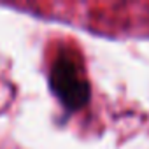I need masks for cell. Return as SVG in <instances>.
I'll use <instances>...</instances> for the list:
<instances>
[{
  "instance_id": "1",
  "label": "cell",
  "mask_w": 149,
  "mask_h": 149,
  "mask_svg": "<svg viewBox=\"0 0 149 149\" xmlns=\"http://www.w3.org/2000/svg\"><path fill=\"white\" fill-rule=\"evenodd\" d=\"M49 86L67 111H81L91 98V86L70 56H58L49 72Z\"/></svg>"
}]
</instances>
